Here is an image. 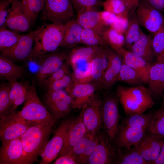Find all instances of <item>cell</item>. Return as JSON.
I'll return each mask as SVG.
<instances>
[{
  "mask_svg": "<svg viewBox=\"0 0 164 164\" xmlns=\"http://www.w3.org/2000/svg\"><path fill=\"white\" fill-rule=\"evenodd\" d=\"M32 123L15 119L9 114L0 118V138L3 144L10 140L21 137Z\"/></svg>",
  "mask_w": 164,
  "mask_h": 164,
  "instance_id": "15",
  "label": "cell"
},
{
  "mask_svg": "<svg viewBox=\"0 0 164 164\" xmlns=\"http://www.w3.org/2000/svg\"><path fill=\"white\" fill-rule=\"evenodd\" d=\"M72 73L73 80L79 83L92 82L91 61L73 69Z\"/></svg>",
  "mask_w": 164,
  "mask_h": 164,
  "instance_id": "42",
  "label": "cell"
},
{
  "mask_svg": "<svg viewBox=\"0 0 164 164\" xmlns=\"http://www.w3.org/2000/svg\"><path fill=\"white\" fill-rule=\"evenodd\" d=\"M66 63H64L62 66L53 73L43 83L45 87L52 83L62 78L66 74L70 73L68 66Z\"/></svg>",
  "mask_w": 164,
  "mask_h": 164,
  "instance_id": "48",
  "label": "cell"
},
{
  "mask_svg": "<svg viewBox=\"0 0 164 164\" xmlns=\"http://www.w3.org/2000/svg\"><path fill=\"white\" fill-rule=\"evenodd\" d=\"M8 114L15 119L34 124L54 125L56 121L42 103L36 88L31 86L22 109L17 112L14 111Z\"/></svg>",
  "mask_w": 164,
  "mask_h": 164,
  "instance_id": "4",
  "label": "cell"
},
{
  "mask_svg": "<svg viewBox=\"0 0 164 164\" xmlns=\"http://www.w3.org/2000/svg\"><path fill=\"white\" fill-rule=\"evenodd\" d=\"M116 149L104 131L98 134V140L86 164H115Z\"/></svg>",
  "mask_w": 164,
  "mask_h": 164,
  "instance_id": "12",
  "label": "cell"
},
{
  "mask_svg": "<svg viewBox=\"0 0 164 164\" xmlns=\"http://www.w3.org/2000/svg\"><path fill=\"white\" fill-rule=\"evenodd\" d=\"M24 70L22 67L2 56H0V77L9 82L17 81L23 75Z\"/></svg>",
  "mask_w": 164,
  "mask_h": 164,
  "instance_id": "29",
  "label": "cell"
},
{
  "mask_svg": "<svg viewBox=\"0 0 164 164\" xmlns=\"http://www.w3.org/2000/svg\"><path fill=\"white\" fill-rule=\"evenodd\" d=\"M10 84L1 85L0 87V118L6 115L13 106L10 92Z\"/></svg>",
  "mask_w": 164,
  "mask_h": 164,
  "instance_id": "40",
  "label": "cell"
},
{
  "mask_svg": "<svg viewBox=\"0 0 164 164\" xmlns=\"http://www.w3.org/2000/svg\"><path fill=\"white\" fill-rule=\"evenodd\" d=\"M54 164H77V159L72 154H67L60 156L54 162Z\"/></svg>",
  "mask_w": 164,
  "mask_h": 164,
  "instance_id": "52",
  "label": "cell"
},
{
  "mask_svg": "<svg viewBox=\"0 0 164 164\" xmlns=\"http://www.w3.org/2000/svg\"><path fill=\"white\" fill-rule=\"evenodd\" d=\"M115 164H149L135 147L116 149Z\"/></svg>",
  "mask_w": 164,
  "mask_h": 164,
  "instance_id": "30",
  "label": "cell"
},
{
  "mask_svg": "<svg viewBox=\"0 0 164 164\" xmlns=\"http://www.w3.org/2000/svg\"><path fill=\"white\" fill-rule=\"evenodd\" d=\"M128 20V26L124 34L125 45L129 50L132 45L139 38L142 31L135 11L129 12Z\"/></svg>",
  "mask_w": 164,
  "mask_h": 164,
  "instance_id": "31",
  "label": "cell"
},
{
  "mask_svg": "<svg viewBox=\"0 0 164 164\" xmlns=\"http://www.w3.org/2000/svg\"><path fill=\"white\" fill-rule=\"evenodd\" d=\"M118 81L133 85H139L143 83L137 72L123 61L118 76Z\"/></svg>",
  "mask_w": 164,
  "mask_h": 164,
  "instance_id": "34",
  "label": "cell"
},
{
  "mask_svg": "<svg viewBox=\"0 0 164 164\" xmlns=\"http://www.w3.org/2000/svg\"><path fill=\"white\" fill-rule=\"evenodd\" d=\"M98 140V135H93L91 138L83 154L78 160L79 164H86L87 161L93 152Z\"/></svg>",
  "mask_w": 164,
  "mask_h": 164,
  "instance_id": "47",
  "label": "cell"
},
{
  "mask_svg": "<svg viewBox=\"0 0 164 164\" xmlns=\"http://www.w3.org/2000/svg\"><path fill=\"white\" fill-rule=\"evenodd\" d=\"M102 46L91 61L92 82L101 85L108 64L106 46Z\"/></svg>",
  "mask_w": 164,
  "mask_h": 164,
  "instance_id": "24",
  "label": "cell"
},
{
  "mask_svg": "<svg viewBox=\"0 0 164 164\" xmlns=\"http://www.w3.org/2000/svg\"><path fill=\"white\" fill-rule=\"evenodd\" d=\"M146 129L119 125L113 144L116 149L129 148L138 142L148 132Z\"/></svg>",
  "mask_w": 164,
  "mask_h": 164,
  "instance_id": "19",
  "label": "cell"
},
{
  "mask_svg": "<svg viewBox=\"0 0 164 164\" xmlns=\"http://www.w3.org/2000/svg\"><path fill=\"white\" fill-rule=\"evenodd\" d=\"M118 19L111 27L117 31L124 34L128 24V18L118 16Z\"/></svg>",
  "mask_w": 164,
  "mask_h": 164,
  "instance_id": "51",
  "label": "cell"
},
{
  "mask_svg": "<svg viewBox=\"0 0 164 164\" xmlns=\"http://www.w3.org/2000/svg\"><path fill=\"white\" fill-rule=\"evenodd\" d=\"M102 99L98 94L94 93L82 107L83 120L88 132L97 135L103 128L101 115Z\"/></svg>",
  "mask_w": 164,
  "mask_h": 164,
  "instance_id": "9",
  "label": "cell"
},
{
  "mask_svg": "<svg viewBox=\"0 0 164 164\" xmlns=\"http://www.w3.org/2000/svg\"><path fill=\"white\" fill-rule=\"evenodd\" d=\"M13 0H2L0 2V27L4 26L7 17L8 7Z\"/></svg>",
  "mask_w": 164,
  "mask_h": 164,
  "instance_id": "50",
  "label": "cell"
},
{
  "mask_svg": "<svg viewBox=\"0 0 164 164\" xmlns=\"http://www.w3.org/2000/svg\"><path fill=\"white\" fill-rule=\"evenodd\" d=\"M66 23L43 25L37 33L31 54L28 60L37 59L40 56L57 50L63 41Z\"/></svg>",
  "mask_w": 164,
  "mask_h": 164,
  "instance_id": "3",
  "label": "cell"
},
{
  "mask_svg": "<svg viewBox=\"0 0 164 164\" xmlns=\"http://www.w3.org/2000/svg\"><path fill=\"white\" fill-rule=\"evenodd\" d=\"M163 102L162 107H164V89L163 92Z\"/></svg>",
  "mask_w": 164,
  "mask_h": 164,
  "instance_id": "56",
  "label": "cell"
},
{
  "mask_svg": "<svg viewBox=\"0 0 164 164\" xmlns=\"http://www.w3.org/2000/svg\"><path fill=\"white\" fill-rule=\"evenodd\" d=\"M108 64L101 85V89L108 90L118 81V76L123 63L121 56L108 46H106Z\"/></svg>",
  "mask_w": 164,
  "mask_h": 164,
  "instance_id": "18",
  "label": "cell"
},
{
  "mask_svg": "<svg viewBox=\"0 0 164 164\" xmlns=\"http://www.w3.org/2000/svg\"><path fill=\"white\" fill-rule=\"evenodd\" d=\"M93 135H94L87 132L86 135L76 144L69 153L74 156L77 159L78 162L79 159L83 153L89 141Z\"/></svg>",
  "mask_w": 164,
  "mask_h": 164,
  "instance_id": "45",
  "label": "cell"
},
{
  "mask_svg": "<svg viewBox=\"0 0 164 164\" xmlns=\"http://www.w3.org/2000/svg\"><path fill=\"white\" fill-rule=\"evenodd\" d=\"M99 89V86L93 82L81 83L74 81L64 90L73 98L76 109L82 108Z\"/></svg>",
  "mask_w": 164,
  "mask_h": 164,
  "instance_id": "17",
  "label": "cell"
},
{
  "mask_svg": "<svg viewBox=\"0 0 164 164\" xmlns=\"http://www.w3.org/2000/svg\"><path fill=\"white\" fill-rule=\"evenodd\" d=\"M162 13H164V0H141Z\"/></svg>",
  "mask_w": 164,
  "mask_h": 164,
  "instance_id": "53",
  "label": "cell"
},
{
  "mask_svg": "<svg viewBox=\"0 0 164 164\" xmlns=\"http://www.w3.org/2000/svg\"><path fill=\"white\" fill-rule=\"evenodd\" d=\"M40 27L23 35L15 44L1 51V56L13 62L28 60L33 49L35 37Z\"/></svg>",
  "mask_w": 164,
  "mask_h": 164,
  "instance_id": "10",
  "label": "cell"
},
{
  "mask_svg": "<svg viewBox=\"0 0 164 164\" xmlns=\"http://www.w3.org/2000/svg\"><path fill=\"white\" fill-rule=\"evenodd\" d=\"M116 92L126 115L144 113L155 104L148 88L142 85L132 87L118 85Z\"/></svg>",
  "mask_w": 164,
  "mask_h": 164,
  "instance_id": "1",
  "label": "cell"
},
{
  "mask_svg": "<svg viewBox=\"0 0 164 164\" xmlns=\"http://www.w3.org/2000/svg\"><path fill=\"white\" fill-rule=\"evenodd\" d=\"M153 114L154 112H149L126 115L122 119L120 125L148 130Z\"/></svg>",
  "mask_w": 164,
  "mask_h": 164,
  "instance_id": "32",
  "label": "cell"
},
{
  "mask_svg": "<svg viewBox=\"0 0 164 164\" xmlns=\"http://www.w3.org/2000/svg\"><path fill=\"white\" fill-rule=\"evenodd\" d=\"M102 36L108 46L116 52L123 48L125 45L124 34L111 27L106 29Z\"/></svg>",
  "mask_w": 164,
  "mask_h": 164,
  "instance_id": "33",
  "label": "cell"
},
{
  "mask_svg": "<svg viewBox=\"0 0 164 164\" xmlns=\"http://www.w3.org/2000/svg\"><path fill=\"white\" fill-rule=\"evenodd\" d=\"M74 81L72 74L68 73L62 78L46 87L47 91H53L65 89Z\"/></svg>",
  "mask_w": 164,
  "mask_h": 164,
  "instance_id": "44",
  "label": "cell"
},
{
  "mask_svg": "<svg viewBox=\"0 0 164 164\" xmlns=\"http://www.w3.org/2000/svg\"><path fill=\"white\" fill-rule=\"evenodd\" d=\"M119 102L116 94H108L102 99L101 115L103 131L112 144L120 124Z\"/></svg>",
  "mask_w": 164,
  "mask_h": 164,
  "instance_id": "5",
  "label": "cell"
},
{
  "mask_svg": "<svg viewBox=\"0 0 164 164\" xmlns=\"http://www.w3.org/2000/svg\"><path fill=\"white\" fill-rule=\"evenodd\" d=\"M66 24L64 37L60 47L73 48L81 43V35L83 28L76 19L72 18Z\"/></svg>",
  "mask_w": 164,
  "mask_h": 164,
  "instance_id": "28",
  "label": "cell"
},
{
  "mask_svg": "<svg viewBox=\"0 0 164 164\" xmlns=\"http://www.w3.org/2000/svg\"><path fill=\"white\" fill-rule=\"evenodd\" d=\"M148 89L152 96L158 97L164 89V64L156 62L151 65L149 72Z\"/></svg>",
  "mask_w": 164,
  "mask_h": 164,
  "instance_id": "26",
  "label": "cell"
},
{
  "mask_svg": "<svg viewBox=\"0 0 164 164\" xmlns=\"http://www.w3.org/2000/svg\"><path fill=\"white\" fill-rule=\"evenodd\" d=\"M45 0H21L25 12L31 22L36 20L43 8Z\"/></svg>",
  "mask_w": 164,
  "mask_h": 164,
  "instance_id": "41",
  "label": "cell"
},
{
  "mask_svg": "<svg viewBox=\"0 0 164 164\" xmlns=\"http://www.w3.org/2000/svg\"><path fill=\"white\" fill-rule=\"evenodd\" d=\"M141 0H124L129 12L135 11L137 6Z\"/></svg>",
  "mask_w": 164,
  "mask_h": 164,
  "instance_id": "54",
  "label": "cell"
},
{
  "mask_svg": "<svg viewBox=\"0 0 164 164\" xmlns=\"http://www.w3.org/2000/svg\"><path fill=\"white\" fill-rule=\"evenodd\" d=\"M75 119H73L67 132L63 147L59 156L69 154L76 143L87 132L83 122V109Z\"/></svg>",
  "mask_w": 164,
  "mask_h": 164,
  "instance_id": "20",
  "label": "cell"
},
{
  "mask_svg": "<svg viewBox=\"0 0 164 164\" xmlns=\"http://www.w3.org/2000/svg\"><path fill=\"white\" fill-rule=\"evenodd\" d=\"M101 46H81L72 49L67 53L66 62L73 69L90 62Z\"/></svg>",
  "mask_w": 164,
  "mask_h": 164,
  "instance_id": "23",
  "label": "cell"
},
{
  "mask_svg": "<svg viewBox=\"0 0 164 164\" xmlns=\"http://www.w3.org/2000/svg\"><path fill=\"white\" fill-rule=\"evenodd\" d=\"M117 52L121 56L125 63L137 72L143 83L148 84L151 66L150 63L123 47Z\"/></svg>",
  "mask_w": 164,
  "mask_h": 164,
  "instance_id": "22",
  "label": "cell"
},
{
  "mask_svg": "<svg viewBox=\"0 0 164 164\" xmlns=\"http://www.w3.org/2000/svg\"><path fill=\"white\" fill-rule=\"evenodd\" d=\"M73 120L69 118L64 120L55 130L53 136L46 142L40 154V164H49L59 155Z\"/></svg>",
  "mask_w": 164,
  "mask_h": 164,
  "instance_id": "8",
  "label": "cell"
},
{
  "mask_svg": "<svg viewBox=\"0 0 164 164\" xmlns=\"http://www.w3.org/2000/svg\"><path fill=\"white\" fill-rule=\"evenodd\" d=\"M81 44L88 46H108L101 35L93 30L85 29L82 30Z\"/></svg>",
  "mask_w": 164,
  "mask_h": 164,
  "instance_id": "39",
  "label": "cell"
},
{
  "mask_svg": "<svg viewBox=\"0 0 164 164\" xmlns=\"http://www.w3.org/2000/svg\"><path fill=\"white\" fill-rule=\"evenodd\" d=\"M153 164H164V141L160 152Z\"/></svg>",
  "mask_w": 164,
  "mask_h": 164,
  "instance_id": "55",
  "label": "cell"
},
{
  "mask_svg": "<svg viewBox=\"0 0 164 164\" xmlns=\"http://www.w3.org/2000/svg\"><path fill=\"white\" fill-rule=\"evenodd\" d=\"M18 32L7 29L3 26L0 27V50L9 48L15 44L22 36Z\"/></svg>",
  "mask_w": 164,
  "mask_h": 164,
  "instance_id": "36",
  "label": "cell"
},
{
  "mask_svg": "<svg viewBox=\"0 0 164 164\" xmlns=\"http://www.w3.org/2000/svg\"><path fill=\"white\" fill-rule=\"evenodd\" d=\"M140 26L154 34L164 26V14L141 0L136 9Z\"/></svg>",
  "mask_w": 164,
  "mask_h": 164,
  "instance_id": "11",
  "label": "cell"
},
{
  "mask_svg": "<svg viewBox=\"0 0 164 164\" xmlns=\"http://www.w3.org/2000/svg\"><path fill=\"white\" fill-rule=\"evenodd\" d=\"M99 13L101 23L107 27H110L118 19V16L109 11L104 10L99 12Z\"/></svg>",
  "mask_w": 164,
  "mask_h": 164,
  "instance_id": "49",
  "label": "cell"
},
{
  "mask_svg": "<svg viewBox=\"0 0 164 164\" xmlns=\"http://www.w3.org/2000/svg\"><path fill=\"white\" fill-rule=\"evenodd\" d=\"M73 9L70 0H45L42 19L55 24H64L73 18Z\"/></svg>",
  "mask_w": 164,
  "mask_h": 164,
  "instance_id": "6",
  "label": "cell"
},
{
  "mask_svg": "<svg viewBox=\"0 0 164 164\" xmlns=\"http://www.w3.org/2000/svg\"><path fill=\"white\" fill-rule=\"evenodd\" d=\"M102 5L104 10L118 16L128 18L129 11L124 0H106Z\"/></svg>",
  "mask_w": 164,
  "mask_h": 164,
  "instance_id": "37",
  "label": "cell"
},
{
  "mask_svg": "<svg viewBox=\"0 0 164 164\" xmlns=\"http://www.w3.org/2000/svg\"><path fill=\"white\" fill-rule=\"evenodd\" d=\"M21 137L2 144L0 164H22L23 149Z\"/></svg>",
  "mask_w": 164,
  "mask_h": 164,
  "instance_id": "21",
  "label": "cell"
},
{
  "mask_svg": "<svg viewBox=\"0 0 164 164\" xmlns=\"http://www.w3.org/2000/svg\"><path fill=\"white\" fill-rule=\"evenodd\" d=\"M44 101L46 108L56 121L66 117L74 109L73 99L65 90L47 91Z\"/></svg>",
  "mask_w": 164,
  "mask_h": 164,
  "instance_id": "7",
  "label": "cell"
},
{
  "mask_svg": "<svg viewBox=\"0 0 164 164\" xmlns=\"http://www.w3.org/2000/svg\"><path fill=\"white\" fill-rule=\"evenodd\" d=\"M76 19L83 29L93 30L101 36L108 28L101 23L99 12L94 9L78 13Z\"/></svg>",
  "mask_w": 164,
  "mask_h": 164,
  "instance_id": "25",
  "label": "cell"
},
{
  "mask_svg": "<svg viewBox=\"0 0 164 164\" xmlns=\"http://www.w3.org/2000/svg\"><path fill=\"white\" fill-rule=\"evenodd\" d=\"M77 14L86 10L94 9L100 3L99 0H70Z\"/></svg>",
  "mask_w": 164,
  "mask_h": 164,
  "instance_id": "46",
  "label": "cell"
},
{
  "mask_svg": "<svg viewBox=\"0 0 164 164\" xmlns=\"http://www.w3.org/2000/svg\"><path fill=\"white\" fill-rule=\"evenodd\" d=\"M67 53L56 51L40 56L36 78L38 83L43 82L60 68L64 63Z\"/></svg>",
  "mask_w": 164,
  "mask_h": 164,
  "instance_id": "13",
  "label": "cell"
},
{
  "mask_svg": "<svg viewBox=\"0 0 164 164\" xmlns=\"http://www.w3.org/2000/svg\"><path fill=\"white\" fill-rule=\"evenodd\" d=\"M31 23L21 0H13L9 9L4 25L14 31L21 32L28 30Z\"/></svg>",
  "mask_w": 164,
  "mask_h": 164,
  "instance_id": "14",
  "label": "cell"
},
{
  "mask_svg": "<svg viewBox=\"0 0 164 164\" xmlns=\"http://www.w3.org/2000/svg\"><path fill=\"white\" fill-rule=\"evenodd\" d=\"M152 38L151 35L145 34L142 31L139 38L132 45L129 50L151 63L155 57L152 47Z\"/></svg>",
  "mask_w": 164,
  "mask_h": 164,
  "instance_id": "27",
  "label": "cell"
},
{
  "mask_svg": "<svg viewBox=\"0 0 164 164\" xmlns=\"http://www.w3.org/2000/svg\"><path fill=\"white\" fill-rule=\"evenodd\" d=\"M152 45L156 62L164 64V26L153 34Z\"/></svg>",
  "mask_w": 164,
  "mask_h": 164,
  "instance_id": "38",
  "label": "cell"
},
{
  "mask_svg": "<svg viewBox=\"0 0 164 164\" xmlns=\"http://www.w3.org/2000/svg\"><path fill=\"white\" fill-rule=\"evenodd\" d=\"M148 132L164 139V107L154 112Z\"/></svg>",
  "mask_w": 164,
  "mask_h": 164,
  "instance_id": "35",
  "label": "cell"
},
{
  "mask_svg": "<svg viewBox=\"0 0 164 164\" xmlns=\"http://www.w3.org/2000/svg\"><path fill=\"white\" fill-rule=\"evenodd\" d=\"M164 139L147 132L134 146L149 164H153L159 155Z\"/></svg>",
  "mask_w": 164,
  "mask_h": 164,
  "instance_id": "16",
  "label": "cell"
},
{
  "mask_svg": "<svg viewBox=\"0 0 164 164\" xmlns=\"http://www.w3.org/2000/svg\"><path fill=\"white\" fill-rule=\"evenodd\" d=\"M54 125L36 124L30 126L21 137L23 153L22 164L33 163L44 147Z\"/></svg>",
  "mask_w": 164,
  "mask_h": 164,
  "instance_id": "2",
  "label": "cell"
},
{
  "mask_svg": "<svg viewBox=\"0 0 164 164\" xmlns=\"http://www.w3.org/2000/svg\"><path fill=\"white\" fill-rule=\"evenodd\" d=\"M10 84V97L13 105L15 99L24 92L28 90L30 86L27 83L17 81L12 82Z\"/></svg>",
  "mask_w": 164,
  "mask_h": 164,
  "instance_id": "43",
  "label": "cell"
}]
</instances>
